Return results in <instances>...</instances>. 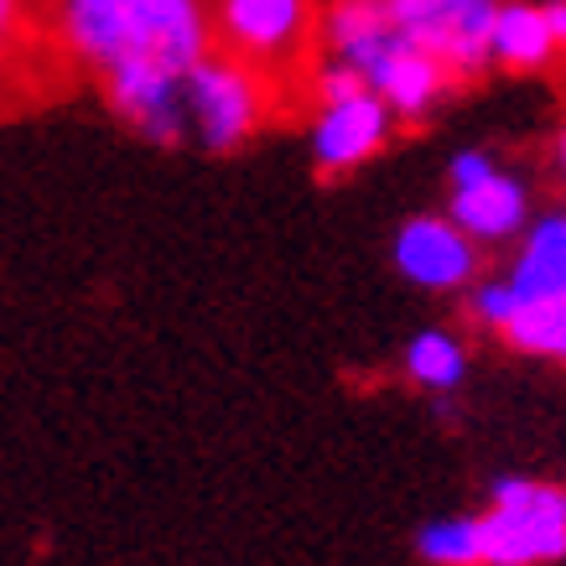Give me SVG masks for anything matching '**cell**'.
<instances>
[{"label": "cell", "instance_id": "9c48e42d", "mask_svg": "<svg viewBox=\"0 0 566 566\" xmlns=\"http://www.w3.org/2000/svg\"><path fill=\"white\" fill-rule=\"evenodd\" d=\"M520 307H546V302H566V208H546L535 213L531 229L515 240L510 255V275Z\"/></svg>", "mask_w": 566, "mask_h": 566}, {"label": "cell", "instance_id": "e0dca14e", "mask_svg": "<svg viewBox=\"0 0 566 566\" xmlns=\"http://www.w3.org/2000/svg\"><path fill=\"white\" fill-rule=\"evenodd\" d=\"M494 172H499V161L483 151V146H468V151H458L452 161H447V182H452V192L479 188V182H489Z\"/></svg>", "mask_w": 566, "mask_h": 566}, {"label": "cell", "instance_id": "30bf717a", "mask_svg": "<svg viewBox=\"0 0 566 566\" xmlns=\"http://www.w3.org/2000/svg\"><path fill=\"white\" fill-rule=\"evenodd\" d=\"M447 219L458 223L479 250L483 244H510V240H520L535 219L531 213V188H525L515 172H494L489 182H479V188L452 192Z\"/></svg>", "mask_w": 566, "mask_h": 566}, {"label": "cell", "instance_id": "277c9868", "mask_svg": "<svg viewBox=\"0 0 566 566\" xmlns=\"http://www.w3.org/2000/svg\"><path fill=\"white\" fill-rule=\"evenodd\" d=\"M182 99H188V130L213 156L240 151L271 120V78L219 48L188 73Z\"/></svg>", "mask_w": 566, "mask_h": 566}, {"label": "cell", "instance_id": "9a60e30c", "mask_svg": "<svg viewBox=\"0 0 566 566\" xmlns=\"http://www.w3.org/2000/svg\"><path fill=\"white\" fill-rule=\"evenodd\" d=\"M463 296H468V317H473L479 327H489V333H499V338H504V327L525 312L520 307V296H515V286H510L504 275H499V281H479V286H468Z\"/></svg>", "mask_w": 566, "mask_h": 566}, {"label": "cell", "instance_id": "5bb4252c", "mask_svg": "<svg viewBox=\"0 0 566 566\" xmlns=\"http://www.w3.org/2000/svg\"><path fill=\"white\" fill-rule=\"evenodd\" d=\"M504 348H515L525 359H546L566 369V302L525 307L515 323L504 327Z\"/></svg>", "mask_w": 566, "mask_h": 566}, {"label": "cell", "instance_id": "ba28073f", "mask_svg": "<svg viewBox=\"0 0 566 566\" xmlns=\"http://www.w3.org/2000/svg\"><path fill=\"white\" fill-rule=\"evenodd\" d=\"M395 136V115L379 94H354L344 104H323V115L307 130V151L317 177H348L364 161H375Z\"/></svg>", "mask_w": 566, "mask_h": 566}, {"label": "cell", "instance_id": "7c38bea8", "mask_svg": "<svg viewBox=\"0 0 566 566\" xmlns=\"http://www.w3.org/2000/svg\"><path fill=\"white\" fill-rule=\"evenodd\" d=\"M400 369L416 390L452 395L468 379V348L447 327H421V333H411V344L400 348Z\"/></svg>", "mask_w": 566, "mask_h": 566}, {"label": "cell", "instance_id": "5b68a950", "mask_svg": "<svg viewBox=\"0 0 566 566\" xmlns=\"http://www.w3.org/2000/svg\"><path fill=\"white\" fill-rule=\"evenodd\" d=\"M317 0H213V42L260 73L296 63L317 36Z\"/></svg>", "mask_w": 566, "mask_h": 566}, {"label": "cell", "instance_id": "52a82bcc", "mask_svg": "<svg viewBox=\"0 0 566 566\" xmlns=\"http://www.w3.org/2000/svg\"><path fill=\"white\" fill-rule=\"evenodd\" d=\"M390 260L411 286L437 296L468 292L483 281V250L447 213H416L400 223L390 240Z\"/></svg>", "mask_w": 566, "mask_h": 566}, {"label": "cell", "instance_id": "2e32d148", "mask_svg": "<svg viewBox=\"0 0 566 566\" xmlns=\"http://www.w3.org/2000/svg\"><path fill=\"white\" fill-rule=\"evenodd\" d=\"M312 94H317V109H323V104H344V99H354V94H369V84H364L348 63L323 57V63L312 69Z\"/></svg>", "mask_w": 566, "mask_h": 566}, {"label": "cell", "instance_id": "ac0fdd59", "mask_svg": "<svg viewBox=\"0 0 566 566\" xmlns=\"http://www.w3.org/2000/svg\"><path fill=\"white\" fill-rule=\"evenodd\" d=\"M27 27H32V17H27V0H0V69H6V63L21 52Z\"/></svg>", "mask_w": 566, "mask_h": 566}, {"label": "cell", "instance_id": "ffe728a7", "mask_svg": "<svg viewBox=\"0 0 566 566\" xmlns=\"http://www.w3.org/2000/svg\"><path fill=\"white\" fill-rule=\"evenodd\" d=\"M556 167H562V177H566V125H562V136H556Z\"/></svg>", "mask_w": 566, "mask_h": 566}, {"label": "cell", "instance_id": "6da1fadb", "mask_svg": "<svg viewBox=\"0 0 566 566\" xmlns=\"http://www.w3.org/2000/svg\"><path fill=\"white\" fill-rule=\"evenodd\" d=\"M48 32L140 140L172 151L192 136L182 84L219 48L213 0H48Z\"/></svg>", "mask_w": 566, "mask_h": 566}, {"label": "cell", "instance_id": "7a4b0ae2", "mask_svg": "<svg viewBox=\"0 0 566 566\" xmlns=\"http://www.w3.org/2000/svg\"><path fill=\"white\" fill-rule=\"evenodd\" d=\"M317 36L327 57L348 63L369 84V94L390 104L395 120H427L458 84L431 52L400 36L390 0H327Z\"/></svg>", "mask_w": 566, "mask_h": 566}, {"label": "cell", "instance_id": "8fae6325", "mask_svg": "<svg viewBox=\"0 0 566 566\" xmlns=\"http://www.w3.org/2000/svg\"><path fill=\"white\" fill-rule=\"evenodd\" d=\"M556 36L546 27V11L535 0H499L494 32H489V57L510 73H541L556 57Z\"/></svg>", "mask_w": 566, "mask_h": 566}, {"label": "cell", "instance_id": "4fadbf2b", "mask_svg": "<svg viewBox=\"0 0 566 566\" xmlns=\"http://www.w3.org/2000/svg\"><path fill=\"white\" fill-rule=\"evenodd\" d=\"M416 556L427 566H483V520L437 515L416 531Z\"/></svg>", "mask_w": 566, "mask_h": 566}, {"label": "cell", "instance_id": "8992f818", "mask_svg": "<svg viewBox=\"0 0 566 566\" xmlns=\"http://www.w3.org/2000/svg\"><path fill=\"white\" fill-rule=\"evenodd\" d=\"M499 0H390V17L400 36H411L421 52H431L452 78H479L489 57Z\"/></svg>", "mask_w": 566, "mask_h": 566}, {"label": "cell", "instance_id": "d6986e66", "mask_svg": "<svg viewBox=\"0 0 566 566\" xmlns=\"http://www.w3.org/2000/svg\"><path fill=\"white\" fill-rule=\"evenodd\" d=\"M541 11H546V27L556 36V48L566 52V0H541Z\"/></svg>", "mask_w": 566, "mask_h": 566}, {"label": "cell", "instance_id": "3957f363", "mask_svg": "<svg viewBox=\"0 0 566 566\" xmlns=\"http://www.w3.org/2000/svg\"><path fill=\"white\" fill-rule=\"evenodd\" d=\"M483 566H556L566 562V489L546 479L504 473L489 489Z\"/></svg>", "mask_w": 566, "mask_h": 566}]
</instances>
